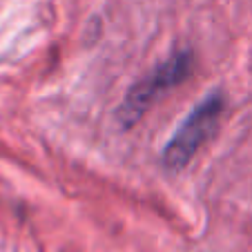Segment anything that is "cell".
Returning a JSON list of instances; mask_svg holds the SVG:
<instances>
[{
  "label": "cell",
  "instance_id": "7a4b0ae2",
  "mask_svg": "<svg viewBox=\"0 0 252 252\" xmlns=\"http://www.w3.org/2000/svg\"><path fill=\"white\" fill-rule=\"evenodd\" d=\"M194 69V56L190 52H176L170 56L163 65L152 69L145 78L136 83L132 90L125 94L123 103L119 107V121L123 127H132L145 112L150 110V105L163 94V92L176 87L183 83Z\"/></svg>",
  "mask_w": 252,
  "mask_h": 252
},
{
  "label": "cell",
  "instance_id": "6da1fadb",
  "mask_svg": "<svg viewBox=\"0 0 252 252\" xmlns=\"http://www.w3.org/2000/svg\"><path fill=\"white\" fill-rule=\"evenodd\" d=\"M225 100L219 92L208 94L194 110L186 116L174 136L170 138L165 152H163V165L167 170H183L194 158V154L203 148V143L217 129L221 114H223Z\"/></svg>",
  "mask_w": 252,
  "mask_h": 252
}]
</instances>
